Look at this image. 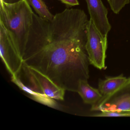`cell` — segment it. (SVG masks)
Masks as SVG:
<instances>
[{"label": "cell", "instance_id": "1", "mask_svg": "<svg viewBox=\"0 0 130 130\" xmlns=\"http://www.w3.org/2000/svg\"><path fill=\"white\" fill-rule=\"evenodd\" d=\"M88 18L83 10L66 9L47 20L33 13L23 63L65 90L77 92L89 77L86 50Z\"/></svg>", "mask_w": 130, "mask_h": 130}, {"label": "cell", "instance_id": "10", "mask_svg": "<svg viewBox=\"0 0 130 130\" xmlns=\"http://www.w3.org/2000/svg\"><path fill=\"white\" fill-rule=\"evenodd\" d=\"M26 1L41 18L48 20L53 19L54 15L50 12L42 0H26Z\"/></svg>", "mask_w": 130, "mask_h": 130}, {"label": "cell", "instance_id": "7", "mask_svg": "<svg viewBox=\"0 0 130 130\" xmlns=\"http://www.w3.org/2000/svg\"><path fill=\"white\" fill-rule=\"evenodd\" d=\"M90 20L102 35H107L111 29L107 16L108 11L102 0H86Z\"/></svg>", "mask_w": 130, "mask_h": 130}, {"label": "cell", "instance_id": "9", "mask_svg": "<svg viewBox=\"0 0 130 130\" xmlns=\"http://www.w3.org/2000/svg\"><path fill=\"white\" fill-rule=\"evenodd\" d=\"M88 80H82L78 85L77 92L81 96L84 102L91 105L96 104L102 97L99 89L91 87Z\"/></svg>", "mask_w": 130, "mask_h": 130}, {"label": "cell", "instance_id": "8", "mask_svg": "<svg viewBox=\"0 0 130 130\" xmlns=\"http://www.w3.org/2000/svg\"><path fill=\"white\" fill-rule=\"evenodd\" d=\"M130 81L121 74L116 77H107L104 80H100L99 83V89L102 95L101 99L95 105L92 106L91 110L99 111L102 104L112 95L117 92Z\"/></svg>", "mask_w": 130, "mask_h": 130}, {"label": "cell", "instance_id": "4", "mask_svg": "<svg viewBox=\"0 0 130 130\" xmlns=\"http://www.w3.org/2000/svg\"><path fill=\"white\" fill-rule=\"evenodd\" d=\"M86 47L90 64L99 70L105 69L107 35H102L90 19L87 26Z\"/></svg>", "mask_w": 130, "mask_h": 130}, {"label": "cell", "instance_id": "2", "mask_svg": "<svg viewBox=\"0 0 130 130\" xmlns=\"http://www.w3.org/2000/svg\"><path fill=\"white\" fill-rule=\"evenodd\" d=\"M33 13L26 0L14 4H0V22L23 59L33 23Z\"/></svg>", "mask_w": 130, "mask_h": 130}, {"label": "cell", "instance_id": "3", "mask_svg": "<svg viewBox=\"0 0 130 130\" xmlns=\"http://www.w3.org/2000/svg\"><path fill=\"white\" fill-rule=\"evenodd\" d=\"M13 82L34 100L47 106L53 104L52 99L59 100L64 99L66 90L57 86L41 72L24 63Z\"/></svg>", "mask_w": 130, "mask_h": 130}, {"label": "cell", "instance_id": "12", "mask_svg": "<svg viewBox=\"0 0 130 130\" xmlns=\"http://www.w3.org/2000/svg\"><path fill=\"white\" fill-rule=\"evenodd\" d=\"M93 116L96 117H130V112L101 111Z\"/></svg>", "mask_w": 130, "mask_h": 130}, {"label": "cell", "instance_id": "6", "mask_svg": "<svg viewBox=\"0 0 130 130\" xmlns=\"http://www.w3.org/2000/svg\"><path fill=\"white\" fill-rule=\"evenodd\" d=\"M99 111L130 112V79L127 84L106 100Z\"/></svg>", "mask_w": 130, "mask_h": 130}, {"label": "cell", "instance_id": "15", "mask_svg": "<svg viewBox=\"0 0 130 130\" xmlns=\"http://www.w3.org/2000/svg\"><path fill=\"white\" fill-rule=\"evenodd\" d=\"M129 78H130V77H129Z\"/></svg>", "mask_w": 130, "mask_h": 130}, {"label": "cell", "instance_id": "13", "mask_svg": "<svg viewBox=\"0 0 130 130\" xmlns=\"http://www.w3.org/2000/svg\"><path fill=\"white\" fill-rule=\"evenodd\" d=\"M61 1L70 6H76L79 5V3L77 0H60Z\"/></svg>", "mask_w": 130, "mask_h": 130}, {"label": "cell", "instance_id": "5", "mask_svg": "<svg viewBox=\"0 0 130 130\" xmlns=\"http://www.w3.org/2000/svg\"><path fill=\"white\" fill-rule=\"evenodd\" d=\"M1 57L12 77H16L20 72L23 60L3 23L0 22Z\"/></svg>", "mask_w": 130, "mask_h": 130}, {"label": "cell", "instance_id": "11", "mask_svg": "<svg viewBox=\"0 0 130 130\" xmlns=\"http://www.w3.org/2000/svg\"><path fill=\"white\" fill-rule=\"evenodd\" d=\"M111 10L115 14H118L130 0H107Z\"/></svg>", "mask_w": 130, "mask_h": 130}, {"label": "cell", "instance_id": "14", "mask_svg": "<svg viewBox=\"0 0 130 130\" xmlns=\"http://www.w3.org/2000/svg\"><path fill=\"white\" fill-rule=\"evenodd\" d=\"M23 0H0L1 4H3V3L6 4H14L22 1Z\"/></svg>", "mask_w": 130, "mask_h": 130}]
</instances>
